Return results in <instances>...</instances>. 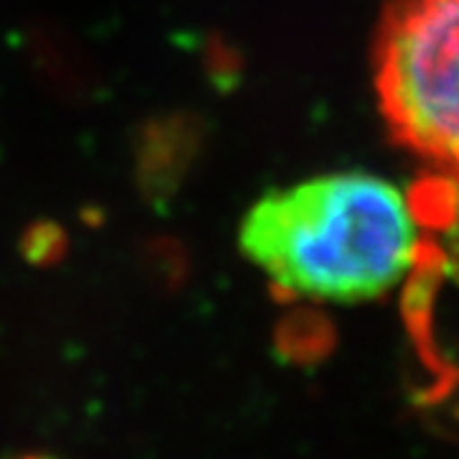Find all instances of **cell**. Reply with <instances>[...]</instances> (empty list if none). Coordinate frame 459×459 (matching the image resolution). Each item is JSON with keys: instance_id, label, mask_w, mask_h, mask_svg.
Segmentation results:
<instances>
[{"instance_id": "1", "label": "cell", "mask_w": 459, "mask_h": 459, "mask_svg": "<svg viewBox=\"0 0 459 459\" xmlns=\"http://www.w3.org/2000/svg\"><path fill=\"white\" fill-rule=\"evenodd\" d=\"M240 246L289 299L358 304L409 276L421 225L391 179L334 171L265 195L246 214Z\"/></svg>"}, {"instance_id": "2", "label": "cell", "mask_w": 459, "mask_h": 459, "mask_svg": "<svg viewBox=\"0 0 459 459\" xmlns=\"http://www.w3.org/2000/svg\"><path fill=\"white\" fill-rule=\"evenodd\" d=\"M376 92L395 141L459 181V0H394L376 36Z\"/></svg>"}, {"instance_id": "3", "label": "cell", "mask_w": 459, "mask_h": 459, "mask_svg": "<svg viewBox=\"0 0 459 459\" xmlns=\"http://www.w3.org/2000/svg\"><path fill=\"white\" fill-rule=\"evenodd\" d=\"M204 148V123L192 113L148 117L133 138V169L143 197L164 204L181 189Z\"/></svg>"}, {"instance_id": "4", "label": "cell", "mask_w": 459, "mask_h": 459, "mask_svg": "<svg viewBox=\"0 0 459 459\" xmlns=\"http://www.w3.org/2000/svg\"><path fill=\"white\" fill-rule=\"evenodd\" d=\"M23 51L36 82L65 102H82L98 87V72L84 47L62 26L39 21L26 31Z\"/></svg>"}, {"instance_id": "5", "label": "cell", "mask_w": 459, "mask_h": 459, "mask_svg": "<svg viewBox=\"0 0 459 459\" xmlns=\"http://www.w3.org/2000/svg\"><path fill=\"white\" fill-rule=\"evenodd\" d=\"M325 342H327L325 325L309 312L289 316L279 332L281 350L289 358H299V360H309L316 352H322Z\"/></svg>"}, {"instance_id": "6", "label": "cell", "mask_w": 459, "mask_h": 459, "mask_svg": "<svg viewBox=\"0 0 459 459\" xmlns=\"http://www.w3.org/2000/svg\"><path fill=\"white\" fill-rule=\"evenodd\" d=\"M143 265L156 286H181L186 276V253L174 240H153L143 250Z\"/></svg>"}, {"instance_id": "7", "label": "cell", "mask_w": 459, "mask_h": 459, "mask_svg": "<svg viewBox=\"0 0 459 459\" xmlns=\"http://www.w3.org/2000/svg\"><path fill=\"white\" fill-rule=\"evenodd\" d=\"M66 235L65 230L54 222H36L33 228L26 230L21 250L26 261L33 265H51L65 255Z\"/></svg>"}, {"instance_id": "8", "label": "cell", "mask_w": 459, "mask_h": 459, "mask_svg": "<svg viewBox=\"0 0 459 459\" xmlns=\"http://www.w3.org/2000/svg\"><path fill=\"white\" fill-rule=\"evenodd\" d=\"M202 62H204L207 77H210L220 90H230L232 84L238 82L240 69H243V62H240L238 51L232 49L228 41L220 39V36L207 39L204 51H202Z\"/></svg>"}, {"instance_id": "9", "label": "cell", "mask_w": 459, "mask_h": 459, "mask_svg": "<svg viewBox=\"0 0 459 459\" xmlns=\"http://www.w3.org/2000/svg\"><path fill=\"white\" fill-rule=\"evenodd\" d=\"M31 459H39V457H31Z\"/></svg>"}]
</instances>
